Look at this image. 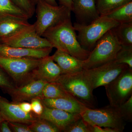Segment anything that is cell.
Returning <instances> with one entry per match:
<instances>
[{
	"mask_svg": "<svg viewBox=\"0 0 132 132\" xmlns=\"http://www.w3.org/2000/svg\"><path fill=\"white\" fill-rule=\"evenodd\" d=\"M28 126L33 132H61L58 127L50 121L39 117Z\"/></svg>",
	"mask_w": 132,
	"mask_h": 132,
	"instance_id": "obj_25",
	"label": "cell"
},
{
	"mask_svg": "<svg viewBox=\"0 0 132 132\" xmlns=\"http://www.w3.org/2000/svg\"><path fill=\"white\" fill-rule=\"evenodd\" d=\"M0 113L2 120L29 125L38 118L31 112H25L17 103L9 101L0 96Z\"/></svg>",
	"mask_w": 132,
	"mask_h": 132,
	"instance_id": "obj_11",
	"label": "cell"
},
{
	"mask_svg": "<svg viewBox=\"0 0 132 132\" xmlns=\"http://www.w3.org/2000/svg\"><path fill=\"white\" fill-rule=\"evenodd\" d=\"M29 1L31 2L32 5L34 6H35L36 5H37L39 2L42 1H45L47 3L53 6H57L58 5L56 2V0H29Z\"/></svg>",
	"mask_w": 132,
	"mask_h": 132,
	"instance_id": "obj_37",
	"label": "cell"
},
{
	"mask_svg": "<svg viewBox=\"0 0 132 132\" xmlns=\"http://www.w3.org/2000/svg\"><path fill=\"white\" fill-rule=\"evenodd\" d=\"M72 12L75 15L76 22L87 25L100 17L95 0H73Z\"/></svg>",
	"mask_w": 132,
	"mask_h": 132,
	"instance_id": "obj_13",
	"label": "cell"
},
{
	"mask_svg": "<svg viewBox=\"0 0 132 132\" xmlns=\"http://www.w3.org/2000/svg\"><path fill=\"white\" fill-rule=\"evenodd\" d=\"M129 67L115 60L90 69H83V75L93 90L105 86Z\"/></svg>",
	"mask_w": 132,
	"mask_h": 132,
	"instance_id": "obj_8",
	"label": "cell"
},
{
	"mask_svg": "<svg viewBox=\"0 0 132 132\" xmlns=\"http://www.w3.org/2000/svg\"><path fill=\"white\" fill-rule=\"evenodd\" d=\"M39 117L50 121L58 127L61 132H63L68 126L80 118L81 116L80 114L49 108L44 105L43 112Z\"/></svg>",
	"mask_w": 132,
	"mask_h": 132,
	"instance_id": "obj_15",
	"label": "cell"
},
{
	"mask_svg": "<svg viewBox=\"0 0 132 132\" xmlns=\"http://www.w3.org/2000/svg\"><path fill=\"white\" fill-rule=\"evenodd\" d=\"M53 48L29 49L13 47L0 43V55L9 58L42 59L49 55Z\"/></svg>",
	"mask_w": 132,
	"mask_h": 132,
	"instance_id": "obj_16",
	"label": "cell"
},
{
	"mask_svg": "<svg viewBox=\"0 0 132 132\" xmlns=\"http://www.w3.org/2000/svg\"><path fill=\"white\" fill-rule=\"evenodd\" d=\"M20 108L24 112L28 113L31 112V103L27 101L17 103Z\"/></svg>",
	"mask_w": 132,
	"mask_h": 132,
	"instance_id": "obj_34",
	"label": "cell"
},
{
	"mask_svg": "<svg viewBox=\"0 0 132 132\" xmlns=\"http://www.w3.org/2000/svg\"><path fill=\"white\" fill-rule=\"evenodd\" d=\"M9 122L12 131L15 132H33L29 127L28 125L16 122Z\"/></svg>",
	"mask_w": 132,
	"mask_h": 132,
	"instance_id": "obj_32",
	"label": "cell"
},
{
	"mask_svg": "<svg viewBox=\"0 0 132 132\" xmlns=\"http://www.w3.org/2000/svg\"><path fill=\"white\" fill-rule=\"evenodd\" d=\"M42 36L47 40L53 47L81 60H86L91 52L82 48L79 43L71 18L49 28Z\"/></svg>",
	"mask_w": 132,
	"mask_h": 132,
	"instance_id": "obj_1",
	"label": "cell"
},
{
	"mask_svg": "<svg viewBox=\"0 0 132 132\" xmlns=\"http://www.w3.org/2000/svg\"><path fill=\"white\" fill-rule=\"evenodd\" d=\"M59 1L60 5L64 6L68 8L72 12L73 7V0H57Z\"/></svg>",
	"mask_w": 132,
	"mask_h": 132,
	"instance_id": "obj_36",
	"label": "cell"
},
{
	"mask_svg": "<svg viewBox=\"0 0 132 132\" xmlns=\"http://www.w3.org/2000/svg\"><path fill=\"white\" fill-rule=\"evenodd\" d=\"M13 16L28 19V14L13 2L12 0H0V17Z\"/></svg>",
	"mask_w": 132,
	"mask_h": 132,
	"instance_id": "obj_24",
	"label": "cell"
},
{
	"mask_svg": "<svg viewBox=\"0 0 132 132\" xmlns=\"http://www.w3.org/2000/svg\"><path fill=\"white\" fill-rule=\"evenodd\" d=\"M18 7L26 13L31 18L35 12V6H33L29 0H12Z\"/></svg>",
	"mask_w": 132,
	"mask_h": 132,
	"instance_id": "obj_30",
	"label": "cell"
},
{
	"mask_svg": "<svg viewBox=\"0 0 132 132\" xmlns=\"http://www.w3.org/2000/svg\"><path fill=\"white\" fill-rule=\"evenodd\" d=\"M119 24L107 16H100L88 25H81L76 22L73 26L78 32L77 39L81 47L91 52L99 39Z\"/></svg>",
	"mask_w": 132,
	"mask_h": 132,
	"instance_id": "obj_4",
	"label": "cell"
},
{
	"mask_svg": "<svg viewBox=\"0 0 132 132\" xmlns=\"http://www.w3.org/2000/svg\"><path fill=\"white\" fill-rule=\"evenodd\" d=\"M111 29L121 46H132V22L119 23Z\"/></svg>",
	"mask_w": 132,
	"mask_h": 132,
	"instance_id": "obj_20",
	"label": "cell"
},
{
	"mask_svg": "<svg viewBox=\"0 0 132 132\" xmlns=\"http://www.w3.org/2000/svg\"><path fill=\"white\" fill-rule=\"evenodd\" d=\"M106 16L119 23L132 22V1L118 8Z\"/></svg>",
	"mask_w": 132,
	"mask_h": 132,
	"instance_id": "obj_23",
	"label": "cell"
},
{
	"mask_svg": "<svg viewBox=\"0 0 132 132\" xmlns=\"http://www.w3.org/2000/svg\"><path fill=\"white\" fill-rule=\"evenodd\" d=\"M46 82L41 80L33 79L20 86L7 90L6 93L11 97L12 102L15 103L30 102L33 99L39 97Z\"/></svg>",
	"mask_w": 132,
	"mask_h": 132,
	"instance_id": "obj_12",
	"label": "cell"
},
{
	"mask_svg": "<svg viewBox=\"0 0 132 132\" xmlns=\"http://www.w3.org/2000/svg\"><path fill=\"white\" fill-rule=\"evenodd\" d=\"M2 120V119L1 117V113H0V123H1V122Z\"/></svg>",
	"mask_w": 132,
	"mask_h": 132,
	"instance_id": "obj_38",
	"label": "cell"
},
{
	"mask_svg": "<svg viewBox=\"0 0 132 132\" xmlns=\"http://www.w3.org/2000/svg\"><path fill=\"white\" fill-rule=\"evenodd\" d=\"M30 102L31 112L36 116L39 117L42 114L44 109V105L41 100L39 98H35L31 100Z\"/></svg>",
	"mask_w": 132,
	"mask_h": 132,
	"instance_id": "obj_31",
	"label": "cell"
},
{
	"mask_svg": "<svg viewBox=\"0 0 132 132\" xmlns=\"http://www.w3.org/2000/svg\"><path fill=\"white\" fill-rule=\"evenodd\" d=\"M62 75L61 69L54 61L53 55L42 58L38 67L33 71V79L47 82H55Z\"/></svg>",
	"mask_w": 132,
	"mask_h": 132,
	"instance_id": "obj_14",
	"label": "cell"
},
{
	"mask_svg": "<svg viewBox=\"0 0 132 132\" xmlns=\"http://www.w3.org/2000/svg\"><path fill=\"white\" fill-rule=\"evenodd\" d=\"M63 97L74 98L65 91L58 83L54 82H46L45 84L39 98L55 99Z\"/></svg>",
	"mask_w": 132,
	"mask_h": 132,
	"instance_id": "obj_21",
	"label": "cell"
},
{
	"mask_svg": "<svg viewBox=\"0 0 132 132\" xmlns=\"http://www.w3.org/2000/svg\"><path fill=\"white\" fill-rule=\"evenodd\" d=\"M40 99L43 105L47 107L62 110L71 113L80 114L87 108L73 98Z\"/></svg>",
	"mask_w": 132,
	"mask_h": 132,
	"instance_id": "obj_18",
	"label": "cell"
},
{
	"mask_svg": "<svg viewBox=\"0 0 132 132\" xmlns=\"http://www.w3.org/2000/svg\"><path fill=\"white\" fill-rule=\"evenodd\" d=\"M132 0H95L96 7L100 16H106Z\"/></svg>",
	"mask_w": 132,
	"mask_h": 132,
	"instance_id": "obj_22",
	"label": "cell"
},
{
	"mask_svg": "<svg viewBox=\"0 0 132 132\" xmlns=\"http://www.w3.org/2000/svg\"><path fill=\"white\" fill-rule=\"evenodd\" d=\"M80 115L89 125L112 128L120 132L123 131L126 126V121L121 115L118 107L110 105L100 108H86Z\"/></svg>",
	"mask_w": 132,
	"mask_h": 132,
	"instance_id": "obj_6",
	"label": "cell"
},
{
	"mask_svg": "<svg viewBox=\"0 0 132 132\" xmlns=\"http://www.w3.org/2000/svg\"><path fill=\"white\" fill-rule=\"evenodd\" d=\"M28 19L13 16L0 17V40L11 37L29 27Z\"/></svg>",
	"mask_w": 132,
	"mask_h": 132,
	"instance_id": "obj_17",
	"label": "cell"
},
{
	"mask_svg": "<svg viewBox=\"0 0 132 132\" xmlns=\"http://www.w3.org/2000/svg\"><path fill=\"white\" fill-rule=\"evenodd\" d=\"M121 115L125 121H132V95L125 103L118 107Z\"/></svg>",
	"mask_w": 132,
	"mask_h": 132,
	"instance_id": "obj_28",
	"label": "cell"
},
{
	"mask_svg": "<svg viewBox=\"0 0 132 132\" xmlns=\"http://www.w3.org/2000/svg\"><path fill=\"white\" fill-rule=\"evenodd\" d=\"M0 132H12V130L10 128L9 122L7 121L2 120L0 123Z\"/></svg>",
	"mask_w": 132,
	"mask_h": 132,
	"instance_id": "obj_35",
	"label": "cell"
},
{
	"mask_svg": "<svg viewBox=\"0 0 132 132\" xmlns=\"http://www.w3.org/2000/svg\"><path fill=\"white\" fill-rule=\"evenodd\" d=\"M0 43L13 47L29 49L53 48L47 40L37 34L34 24L13 36L1 40Z\"/></svg>",
	"mask_w": 132,
	"mask_h": 132,
	"instance_id": "obj_10",
	"label": "cell"
},
{
	"mask_svg": "<svg viewBox=\"0 0 132 132\" xmlns=\"http://www.w3.org/2000/svg\"><path fill=\"white\" fill-rule=\"evenodd\" d=\"M42 59L9 58L0 55V67L12 79L15 87H19L33 80V71Z\"/></svg>",
	"mask_w": 132,
	"mask_h": 132,
	"instance_id": "obj_5",
	"label": "cell"
},
{
	"mask_svg": "<svg viewBox=\"0 0 132 132\" xmlns=\"http://www.w3.org/2000/svg\"><path fill=\"white\" fill-rule=\"evenodd\" d=\"M65 91L88 108H95L96 101L92 89L82 71L70 74H62L55 81Z\"/></svg>",
	"mask_w": 132,
	"mask_h": 132,
	"instance_id": "obj_2",
	"label": "cell"
},
{
	"mask_svg": "<svg viewBox=\"0 0 132 132\" xmlns=\"http://www.w3.org/2000/svg\"><path fill=\"white\" fill-rule=\"evenodd\" d=\"M36 6L37 20L34 24L36 32L40 36L49 28L71 18V10L62 5L53 6L42 1Z\"/></svg>",
	"mask_w": 132,
	"mask_h": 132,
	"instance_id": "obj_7",
	"label": "cell"
},
{
	"mask_svg": "<svg viewBox=\"0 0 132 132\" xmlns=\"http://www.w3.org/2000/svg\"><path fill=\"white\" fill-rule=\"evenodd\" d=\"M104 87L109 105L120 106L132 95V69L128 68Z\"/></svg>",
	"mask_w": 132,
	"mask_h": 132,
	"instance_id": "obj_9",
	"label": "cell"
},
{
	"mask_svg": "<svg viewBox=\"0 0 132 132\" xmlns=\"http://www.w3.org/2000/svg\"><path fill=\"white\" fill-rule=\"evenodd\" d=\"M115 61L118 64H126L132 69V46H121Z\"/></svg>",
	"mask_w": 132,
	"mask_h": 132,
	"instance_id": "obj_26",
	"label": "cell"
},
{
	"mask_svg": "<svg viewBox=\"0 0 132 132\" xmlns=\"http://www.w3.org/2000/svg\"><path fill=\"white\" fill-rule=\"evenodd\" d=\"M88 125L90 132H120L117 129L112 128L101 127L98 126Z\"/></svg>",
	"mask_w": 132,
	"mask_h": 132,
	"instance_id": "obj_33",
	"label": "cell"
},
{
	"mask_svg": "<svg viewBox=\"0 0 132 132\" xmlns=\"http://www.w3.org/2000/svg\"><path fill=\"white\" fill-rule=\"evenodd\" d=\"M64 132H90L88 123L81 117L70 124L64 130Z\"/></svg>",
	"mask_w": 132,
	"mask_h": 132,
	"instance_id": "obj_27",
	"label": "cell"
},
{
	"mask_svg": "<svg viewBox=\"0 0 132 132\" xmlns=\"http://www.w3.org/2000/svg\"><path fill=\"white\" fill-rule=\"evenodd\" d=\"M121 47L112 29L109 30L97 42L87 59L83 61V69L94 68L115 60Z\"/></svg>",
	"mask_w": 132,
	"mask_h": 132,
	"instance_id": "obj_3",
	"label": "cell"
},
{
	"mask_svg": "<svg viewBox=\"0 0 132 132\" xmlns=\"http://www.w3.org/2000/svg\"><path fill=\"white\" fill-rule=\"evenodd\" d=\"M54 61L61 69L62 74H70L83 70V61L57 50L53 55Z\"/></svg>",
	"mask_w": 132,
	"mask_h": 132,
	"instance_id": "obj_19",
	"label": "cell"
},
{
	"mask_svg": "<svg viewBox=\"0 0 132 132\" xmlns=\"http://www.w3.org/2000/svg\"><path fill=\"white\" fill-rule=\"evenodd\" d=\"M15 87L12 79L0 67V88L6 92Z\"/></svg>",
	"mask_w": 132,
	"mask_h": 132,
	"instance_id": "obj_29",
	"label": "cell"
}]
</instances>
